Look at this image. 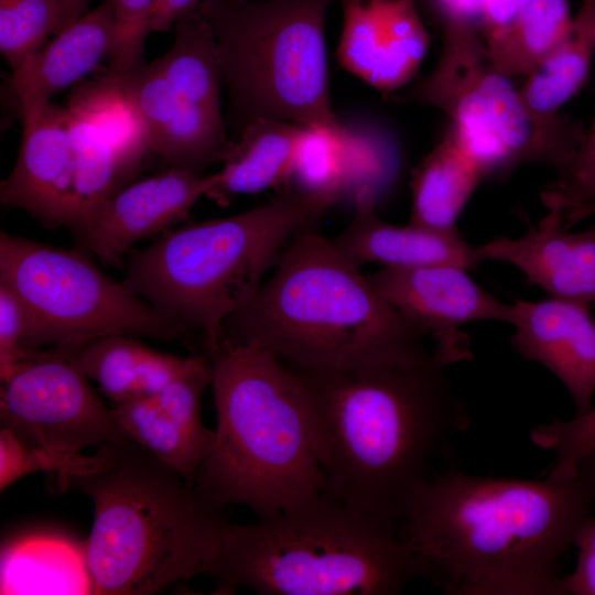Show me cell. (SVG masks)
<instances>
[{"label":"cell","instance_id":"cell-1","mask_svg":"<svg viewBox=\"0 0 595 595\" xmlns=\"http://www.w3.org/2000/svg\"><path fill=\"white\" fill-rule=\"evenodd\" d=\"M595 452L564 478L450 467L412 499L399 532L450 595H563L561 560L593 517Z\"/></svg>","mask_w":595,"mask_h":595},{"label":"cell","instance_id":"cell-2","mask_svg":"<svg viewBox=\"0 0 595 595\" xmlns=\"http://www.w3.org/2000/svg\"><path fill=\"white\" fill-rule=\"evenodd\" d=\"M445 368L432 353L354 371L293 370L327 494L399 527L469 424Z\"/></svg>","mask_w":595,"mask_h":595},{"label":"cell","instance_id":"cell-3","mask_svg":"<svg viewBox=\"0 0 595 595\" xmlns=\"http://www.w3.org/2000/svg\"><path fill=\"white\" fill-rule=\"evenodd\" d=\"M223 338L262 348L301 372L361 370L433 353L428 335L317 224L291 238L270 278L226 318Z\"/></svg>","mask_w":595,"mask_h":595},{"label":"cell","instance_id":"cell-4","mask_svg":"<svg viewBox=\"0 0 595 595\" xmlns=\"http://www.w3.org/2000/svg\"><path fill=\"white\" fill-rule=\"evenodd\" d=\"M63 487L94 506L84 547L94 594L154 595L213 574L228 523L223 509L130 439L97 447Z\"/></svg>","mask_w":595,"mask_h":595},{"label":"cell","instance_id":"cell-5","mask_svg":"<svg viewBox=\"0 0 595 595\" xmlns=\"http://www.w3.org/2000/svg\"><path fill=\"white\" fill-rule=\"evenodd\" d=\"M207 355L216 428L195 490L219 509L241 505L259 519L327 493L298 375L273 354L225 338Z\"/></svg>","mask_w":595,"mask_h":595},{"label":"cell","instance_id":"cell-6","mask_svg":"<svg viewBox=\"0 0 595 595\" xmlns=\"http://www.w3.org/2000/svg\"><path fill=\"white\" fill-rule=\"evenodd\" d=\"M212 576L261 595H397L425 571L397 526L323 493L256 523L228 521Z\"/></svg>","mask_w":595,"mask_h":595},{"label":"cell","instance_id":"cell-7","mask_svg":"<svg viewBox=\"0 0 595 595\" xmlns=\"http://www.w3.org/2000/svg\"><path fill=\"white\" fill-rule=\"evenodd\" d=\"M328 207L284 186L249 210L163 232L129 257L125 282L187 331L199 329L208 354L226 318L255 296L291 238Z\"/></svg>","mask_w":595,"mask_h":595},{"label":"cell","instance_id":"cell-8","mask_svg":"<svg viewBox=\"0 0 595 595\" xmlns=\"http://www.w3.org/2000/svg\"><path fill=\"white\" fill-rule=\"evenodd\" d=\"M332 1H201L197 12L216 42L235 136L258 119L339 131L325 43Z\"/></svg>","mask_w":595,"mask_h":595},{"label":"cell","instance_id":"cell-9","mask_svg":"<svg viewBox=\"0 0 595 595\" xmlns=\"http://www.w3.org/2000/svg\"><path fill=\"white\" fill-rule=\"evenodd\" d=\"M0 282L18 294L30 314L33 351L111 334L174 340L188 333L85 253L3 230Z\"/></svg>","mask_w":595,"mask_h":595},{"label":"cell","instance_id":"cell-10","mask_svg":"<svg viewBox=\"0 0 595 595\" xmlns=\"http://www.w3.org/2000/svg\"><path fill=\"white\" fill-rule=\"evenodd\" d=\"M399 99L445 112L486 176L536 161L533 129L519 89L493 65L473 22L444 19L434 68Z\"/></svg>","mask_w":595,"mask_h":595},{"label":"cell","instance_id":"cell-11","mask_svg":"<svg viewBox=\"0 0 595 595\" xmlns=\"http://www.w3.org/2000/svg\"><path fill=\"white\" fill-rule=\"evenodd\" d=\"M0 422L29 445L66 454L127 439L112 407L56 347L31 353L1 381Z\"/></svg>","mask_w":595,"mask_h":595},{"label":"cell","instance_id":"cell-12","mask_svg":"<svg viewBox=\"0 0 595 595\" xmlns=\"http://www.w3.org/2000/svg\"><path fill=\"white\" fill-rule=\"evenodd\" d=\"M367 277L385 299L434 342L433 356L445 367L473 358L469 338L461 329L464 324L510 323L511 304L493 296L458 266L383 268Z\"/></svg>","mask_w":595,"mask_h":595},{"label":"cell","instance_id":"cell-13","mask_svg":"<svg viewBox=\"0 0 595 595\" xmlns=\"http://www.w3.org/2000/svg\"><path fill=\"white\" fill-rule=\"evenodd\" d=\"M94 75L118 90L140 121L150 152L169 167L203 174L228 154L232 141L224 116L181 97L155 60L125 72L100 66Z\"/></svg>","mask_w":595,"mask_h":595},{"label":"cell","instance_id":"cell-14","mask_svg":"<svg viewBox=\"0 0 595 595\" xmlns=\"http://www.w3.org/2000/svg\"><path fill=\"white\" fill-rule=\"evenodd\" d=\"M210 174L178 167L129 183L101 201L77 235L100 261L121 267L138 241L162 235L186 219L210 186Z\"/></svg>","mask_w":595,"mask_h":595},{"label":"cell","instance_id":"cell-15","mask_svg":"<svg viewBox=\"0 0 595 595\" xmlns=\"http://www.w3.org/2000/svg\"><path fill=\"white\" fill-rule=\"evenodd\" d=\"M342 11L339 65L382 94L410 82L430 45L416 0H342Z\"/></svg>","mask_w":595,"mask_h":595},{"label":"cell","instance_id":"cell-16","mask_svg":"<svg viewBox=\"0 0 595 595\" xmlns=\"http://www.w3.org/2000/svg\"><path fill=\"white\" fill-rule=\"evenodd\" d=\"M0 201L48 227L75 234L76 162L67 107L51 102L22 125L18 159L0 184Z\"/></svg>","mask_w":595,"mask_h":595},{"label":"cell","instance_id":"cell-17","mask_svg":"<svg viewBox=\"0 0 595 595\" xmlns=\"http://www.w3.org/2000/svg\"><path fill=\"white\" fill-rule=\"evenodd\" d=\"M595 0H583L570 28L549 56L526 77L519 95L533 129L536 161L559 167L584 132L560 109L584 84L594 52Z\"/></svg>","mask_w":595,"mask_h":595},{"label":"cell","instance_id":"cell-18","mask_svg":"<svg viewBox=\"0 0 595 595\" xmlns=\"http://www.w3.org/2000/svg\"><path fill=\"white\" fill-rule=\"evenodd\" d=\"M589 306L552 296L511 304L513 349L563 383L576 414L592 408L595 392V321Z\"/></svg>","mask_w":595,"mask_h":595},{"label":"cell","instance_id":"cell-19","mask_svg":"<svg viewBox=\"0 0 595 595\" xmlns=\"http://www.w3.org/2000/svg\"><path fill=\"white\" fill-rule=\"evenodd\" d=\"M476 250L480 262L509 263L552 298L595 303V221L570 231L559 214L548 210L537 225L528 224L523 236L495 238Z\"/></svg>","mask_w":595,"mask_h":595},{"label":"cell","instance_id":"cell-20","mask_svg":"<svg viewBox=\"0 0 595 595\" xmlns=\"http://www.w3.org/2000/svg\"><path fill=\"white\" fill-rule=\"evenodd\" d=\"M115 31L112 0H104L12 71L9 84L20 105L22 125L32 122L56 94L94 74L111 57Z\"/></svg>","mask_w":595,"mask_h":595},{"label":"cell","instance_id":"cell-21","mask_svg":"<svg viewBox=\"0 0 595 595\" xmlns=\"http://www.w3.org/2000/svg\"><path fill=\"white\" fill-rule=\"evenodd\" d=\"M375 204L369 197L356 199L353 220L338 236L331 238L358 267L376 263L408 269L453 264L468 270L480 262L476 247L466 242L457 229L437 230L412 223L392 225L376 216Z\"/></svg>","mask_w":595,"mask_h":595},{"label":"cell","instance_id":"cell-22","mask_svg":"<svg viewBox=\"0 0 595 595\" xmlns=\"http://www.w3.org/2000/svg\"><path fill=\"white\" fill-rule=\"evenodd\" d=\"M303 126L258 119L231 138L221 169L212 175L206 197L228 206L237 196L288 186Z\"/></svg>","mask_w":595,"mask_h":595},{"label":"cell","instance_id":"cell-23","mask_svg":"<svg viewBox=\"0 0 595 595\" xmlns=\"http://www.w3.org/2000/svg\"><path fill=\"white\" fill-rule=\"evenodd\" d=\"M137 338L111 334L61 348L98 385L102 394L117 404L155 394L188 359L152 349Z\"/></svg>","mask_w":595,"mask_h":595},{"label":"cell","instance_id":"cell-24","mask_svg":"<svg viewBox=\"0 0 595 595\" xmlns=\"http://www.w3.org/2000/svg\"><path fill=\"white\" fill-rule=\"evenodd\" d=\"M485 176L483 166L451 123L413 171L409 223L437 230L457 229L463 208Z\"/></svg>","mask_w":595,"mask_h":595},{"label":"cell","instance_id":"cell-25","mask_svg":"<svg viewBox=\"0 0 595 595\" xmlns=\"http://www.w3.org/2000/svg\"><path fill=\"white\" fill-rule=\"evenodd\" d=\"M571 21L567 0H533L485 42L489 60L510 78L527 77L561 42Z\"/></svg>","mask_w":595,"mask_h":595},{"label":"cell","instance_id":"cell-26","mask_svg":"<svg viewBox=\"0 0 595 595\" xmlns=\"http://www.w3.org/2000/svg\"><path fill=\"white\" fill-rule=\"evenodd\" d=\"M128 439L175 468L193 485L196 470L214 445L215 432L198 433L166 414L153 397H138L112 407Z\"/></svg>","mask_w":595,"mask_h":595},{"label":"cell","instance_id":"cell-27","mask_svg":"<svg viewBox=\"0 0 595 595\" xmlns=\"http://www.w3.org/2000/svg\"><path fill=\"white\" fill-rule=\"evenodd\" d=\"M339 137L344 149L342 197L353 195L375 201L396 171L397 153L387 132L369 122H342Z\"/></svg>","mask_w":595,"mask_h":595},{"label":"cell","instance_id":"cell-28","mask_svg":"<svg viewBox=\"0 0 595 595\" xmlns=\"http://www.w3.org/2000/svg\"><path fill=\"white\" fill-rule=\"evenodd\" d=\"M339 131L303 126L289 183L296 191L329 206L342 198L344 183V149Z\"/></svg>","mask_w":595,"mask_h":595},{"label":"cell","instance_id":"cell-29","mask_svg":"<svg viewBox=\"0 0 595 595\" xmlns=\"http://www.w3.org/2000/svg\"><path fill=\"white\" fill-rule=\"evenodd\" d=\"M540 199L560 215L566 229L595 215V117L572 154L555 169Z\"/></svg>","mask_w":595,"mask_h":595},{"label":"cell","instance_id":"cell-30","mask_svg":"<svg viewBox=\"0 0 595 595\" xmlns=\"http://www.w3.org/2000/svg\"><path fill=\"white\" fill-rule=\"evenodd\" d=\"M63 28L57 0H0V51L12 71Z\"/></svg>","mask_w":595,"mask_h":595},{"label":"cell","instance_id":"cell-31","mask_svg":"<svg viewBox=\"0 0 595 595\" xmlns=\"http://www.w3.org/2000/svg\"><path fill=\"white\" fill-rule=\"evenodd\" d=\"M530 440L540 448L555 453V463L548 476H572L580 463L595 452V405L571 420L553 418L549 423L536 425L530 431Z\"/></svg>","mask_w":595,"mask_h":595},{"label":"cell","instance_id":"cell-32","mask_svg":"<svg viewBox=\"0 0 595 595\" xmlns=\"http://www.w3.org/2000/svg\"><path fill=\"white\" fill-rule=\"evenodd\" d=\"M89 456L66 454L29 445L6 428L0 429V490L18 479L35 473L48 472L60 486L73 474L80 472Z\"/></svg>","mask_w":595,"mask_h":595},{"label":"cell","instance_id":"cell-33","mask_svg":"<svg viewBox=\"0 0 595 595\" xmlns=\"http://www.w3.org/2000/svg\"><path fill=\"white\" fill-rule=\"evenodd\" d=\"M155 0H112L116 39L109 68L125 72L143 65L144 43Z\"/></svg>","mask_w":595,"mask_h":595},{"label":"cell","instance_id":"cell-34","mask_svg":"<svg viewBox=\"0 0 595 595\" xmlns=\"http://www.w3.org/2000/svg\"><path fill=\"white\" fill-rule=\"evenodd\" d=\"M32 339L30 314L18 294L0 282V378L6 380L29 356Z\"/></svg>","mask_w":595,"mask_h":595},{"label":"cell","instance_id":"cell-35","mask_svg":"<svg viewBox=\"0 0 595 595\" xmlns=\"http://www.w3.org/2000/svg\"><path fill=\"white\" fill-rule=\"evenodd\" d=\"M574 547L577 561L574 571L563 577L565 594L595 595V517L580 530Z\"/></svg>","mask_w":595,"mask_h":595},{"label":"cell","instance_id":"cell-36","mask_svg":"<svg viewBox=\"0 0 595 595\" xmlns=\"http://www.w3.org/2000/svg\"><path fill=\"white\" fill-rule=\"evenodd\" d=\"M533 0H486L479 20V32L485 42L504 29Z\"/></svg>","mask_w":595,"mask_h":595},{"label":"cell","instance_id":"cell-37","mask_svg":"<svg viewBox=\"0 0 595 595\" xmlns=\"http://www.w3.org/2000/svg\"><path fill=\"white\" fill-rule=\"evenodd\" d=\"M202 0H155L150 21V33L167 32L185 14L197 10Z\"/></svg>","mask_w":595,"mask_h":595},{"label":"cell","instance_id":"cell-38","mask_svg":"<svg viewBox=\"0 0 595 595\" xmlns=\"http://www.w3.org/2000/svg\"><path fill=\"white\" fill-rule=\"evenodd\" d=\"M486 0H433L444 19L480 20Z\"/></svg>","mask_w":595,"mask_h":595},{"label":"cell","instance_id":"cell-39","mask_svg":"<svg viewBox=\"0 0 595 595\" xmlns=\"http://www.w3.org/2000/svg\"><path fill=\"white\" fill-rule=\"evenodd\" d=\"M57 2L63 13L64 28L88 12V0H57Z\"/></svg>","mask_w":595,"mask_h":595},{"label":"cell","instance_id":"cell-40","mask_svg":"<svg viewBox=\"0 0 595 595\" xmlns=\"http://www.w3.org/2000/svg\"><path fill=\"white\" fill-rule=\"evenodd\" d=\"M594 52H595V25H594Z\"/></svg>","mask_w":595,"mask_h":595},{"label":"cell","instance_id":"cell-41","mask_svg":"<svg viewBox=\"0 0 595 595\" xmlns=\"http://www.w3.org/2000/svg\"><path fill=\"white\" fill-rule=\"evenodd\" d=\"M232 1H237V2H246V1H250V0H232Z\"/></svg>","mask_w":595,"mask_h":595}]
</instances>
